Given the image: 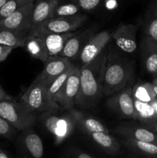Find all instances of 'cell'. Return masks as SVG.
<instances>
[{
  "mask_svg": "<svg viewBox=\"0 0 157 158\" xmlns=\"http://www.w3.org/2000/svg\"><path fill=\"white\" fill-rule=\"evenodd\" d=\"M87 19L83 14L66 17L50 18L31 29L29 35H41L47 33H65L72 32L81 27Z\"/></svg>",
  "mask_w": 157,
  "mask_h": 158,
  "instance_id": "obj_4",
  "label": "cell"
},
{
  "mask_svg": "<svg viewBox=\"0 0 157 158\" xmlns=\"http://www.w3.org/2000/svg\"><path fill=\"white\" fill-rule=\"evenodd\" d=\"M17 130L0 116V137L12 139Z\"/></svg>",
  "mask_w": 157,
  "mask_h": 158,
  "instance_id": "obj_30",
  "label": "cell"
},
{
  "mask_svg": "<svg viewBox=\"0 0 157 158\" xmlns=\"http://www.w3.org/2000/svg\"><path fill=\"white\" fill-rule=\"evenodd\" d=\"M137 29L134 24H123L111 33L117 47L126 53H133L137 49Z\"/></svg>",
  "mask_w": 157,
  "mask_h": 158,
  "instance_id": "obj_12",
  "label": "cell"
},
{
  "mask_svg": "<svg viewBox=\"0 0 157 158\" xmlns=\"http://www.w3.org/2000/svg\"><path fill=\"white\" fill-rule=\"evenodd\" d=\"M113 132L125 138H130L157 144V134L145 127L143 125H119L114 128Z\"/></svg>",
  "mask_w": 157,
  "mask_h": 158,
  "instance_id": "obj_14",
  "label": "cell"
},
{
  "mask_svg": "<svg viewBox=\"0 0 157 158\" xmlns=\"http://www.w3.org/2000/svg\"><path fill=\"white\" fill-rule=\"evenodd\" d=\"M81 10L78 5L75 2L70 3H58L54 9L51 18H57V17H66L75 15L79 13Z\"/></svg>",
  "mask_w": 157,
  "mask_h": 158,
  "instance_id": "obj_28",
  "label": "cell"
},
{
  "mask_svg": "<svg viewBox=\"0 0 157 158\" xmlns=\"http://www.w3.org/2000/svg\"><path fill=\"white\" fill-rule=\"evenodd\" d=\"M106 60L107 46L94 60L80 67V87L75 103L80 107H95L103 96Z\"/></svg>",
  "mask_w": 157,
  "mask_h": 158,
  "instance_id": "obj_1",
  "label": "cell"
},
{
  "mask_svg": "<svg viewBox=\"0 0 157 158\" xmlns=\"http://www.w3.org/2000/svg\"><path fill=\"white\" fill-rule=\"evenodd\" d=\"M60 0H35L32 12V29L52 17V14Z\"/></svg>",
  "mask_w": 157,
  "mask_h": 158,
  "instance_id": "obj_18",
  "label": "cell"
},
{
  "mask_svg": "<svg viewBox=\"0 0 157 158\" xmlns=\"http://www.w3.org/2000/svg\"><path fill=\"white\" fill-rule=\"evenodd\" d=\"M35 0L0 20V28L29 33L32 29V12Z\"/></svg>",
  "mask_w": 157,
  "mask_h": 158,
  "instance_id": "obj_9",
  "label": "cell"
},
{
  "mask_svg": "<svg viewBox=\"0 0 157 158\" xmlns=\"http://www.w3.org/2000/svg\"><path fill=\"white\" fill-rule=\"evenodd\" d=\"M152 83H157V73H156V75H155V80H153V82H152Z\"/></svg>",
  "mask_w": 157,
  "mask_h": 158,
  "instance_id": "obj_40",
  "label": "cell"
},
{
  "mask_svg": "<svg viewBox=\"0 0 157 158\" xmlns=\"http://www.w3.org/2000/svg\"><path fill=\"white\" fill-rule=\"evenodd\" d=\"M149 103L152 105V106L153 107L154 110H155V114H157V97L155 99V100H153L152 102H151V103Z\"/></svg>",
  "mask_w": 157,
  "mask_h": 158,
  "instance_id": "obj_37",
  "label": "cell"
},
{
  "mask_svg": "<svg viewBox=\"0 0 157 158\" xmlns=\"http://www.w3.org/2000/svg\"><path fill=\"white\" fill-rule=\"evenodd\" d=\"M112 40L111 32L108 30L94 34L87 42L79 55L80 62L85 65L95 58Z\"/></svg>",
  "mask_w": 157,
  "mask_h": 158,
  "instance_id": "obj_11",
  "label": "cell"
},
{
  "mask_svg": "<svg viewBox=\"0 0 157 158\" xmlns=\"http://www.w3.org/2000/svg\"><path fill=\"white\" fill-rule=\"evenodd\" d=\"M73 2L83 10L92 11L99 6L102 0H73Z\"/></svg>",
  "mask_w": 157,
  "mask_h": 158,
  "instance_id": "obj_31",
  "label": "cell"
},
{
  "mask_svg": "<svg viewBox=\"0 0 157 158\" xmlns=\"http://www.w3.org/2000/svg\"><path fill=\"white\" fill-rule=\"evenodd\" d=\"M73 66L72 67L68 69L67 70L63 72L62 73L58 75V77L50 83V84L45 86V94H46V97H47L49 100H53L54 97L58 94V91L61 89V88L62 87V86L64 85L65 82L67 80L68 77H69V75L70 74L71 70H72Z\"/></svg>",
  "mask_w": 157,
  "mask_h": 158,
  "instance_id": "obj_27",
  "label": "cell"
},
{
  "mask_svg": "<svg viewBox=\"0 0 157 158\" xmlns=\"http://www.w3.org/2000/svg\"><path fill=\"white\" fill-rule=\"evenodd\" d=\"M142 125H143L145 127L148 128L151 131H152L155 134H157V120H155V121L152 122H149V123H142Z\"/></svg>",
  "mask_w": 157,
  "mask_h": 158,
  "instance_id": "obj_34",
  "label": "cell"
},
{
  "mask_svg": "<svg viewBox=\"0 0 157 158\" xmlns=\"http://www.w3.org/2000/svg\"><path fill=\"white\" fill-rule=\"evenodd\" d=\"M121 143L141 157L157 158V144L123 137Z\"/></svg>",
  "mask_w": 157,
  "mask_h": 158,
  "instance_id": "obj_21",
  "label": "cell"
},
{
  "mask_svg": "<svg viewBox=\"0 0 157 158\" xmlns=\"http://www.w3.org/2000/svg\"><path fill=\"white\" fill-rule=\"evenodd\" d=\"M13 49V48L10 46L0 44V63L4 62L7 59V57Z\"/></svg>",
  "mask_w": 157,
  "mask_h": 158,
  "instance_id": "obj_32",
  "label": "cell"
},
{
  "mask_svg": "<svg viewBox=\"0 0 157 158\" xmlns=\"http://www.w3.org/2000/svg\"><path fill=\"white\" fill-rule=\"evenodd\" d=\"M69 113L73 117L77 124L79 125L80 127L86 132V134L94 132L109 133V130L106 125L92 116L88 115L73 108L69 110Z\"/></svg>",
  "mask_w": 157,
  "mask_h": 158,
  "instance_id": "obj_17",
  "label": "cell"
},
{
  "mask_svg": "<svg viewBox=\"0 0 157 158\" xmlns=\"http://www.w3.org/2000/svg\"><path fill=\"white\" fill-rule=\"evenodd\" d=\"M93 35L94 31L92 29H87L83 32L75 33L67 40L58 56L66 57L69 60L79 56L82 49Z\"/></svg>",
  "mask_w": 157,
  "mask_h": 158,
  "instance_id": "obj_15",
  "label": "cell"
},
{
  "mask_svg": "<svg viewBox=\"0 0 157 158\" xmlns=\"http://www.w3.org/2000/svg\"><path fill=\"white\" fill-rule=\"evenodd\" d=\"M21 103L32 113H49L57 111L59 105L49 100L45 94V86L34 80L21 97Z\"/></svg>",
  "mask_w": 157,
  "mask_h": 158,
  "instance_id": "obj_5",
  "label": "cell"
},
{
  "mask_svg": "<svg viewBox=\"0 0 157 158\" xmlns=\"http://www.w3.org/2000/svg\"><path fill=\"white\" fill-rule=\"evenodd\" d=\"M135 71L133 59L109 42L103 83V96L109 97L127 86H132Z\"/></svg>",
  "mask_w": 157,
  "mask_h": 158,
  "instance_id": "obj_2",
  "label": "cell"
},
{
  "mask_svg": "<svg viewBox=\"0 0 157 158\" xmlns=\"http://www.w3.org/2000/svg\"><path fill=\"white\" fill-rule=\"evenodd\" d=\"M24 47L31 56L43 63H46L49 57L44 40L40 36L29 35L25 43Z\"/></svg>",
  "mask_w": 157,
  "mask_h": 158,
  "instance_id": "obj_22",
  "label": "cell"
},
{
  "mask_svg": "<svg viewBox=\"0 0 157 158\" xmlns=\"http://www.w3.org/2000/svg\"><path fill=\"white\" fill-rule=\"evenodd\" d=\"M106 106L120 117L135 120V99L132 96V86H127L109 96Z\"/></svg>",
  "mask_w": 157,
  "mask_h": 158,
  "instance_id": "obj_8",
  "label": "cell"
},
{
  "mask_svg": "<svg viewBox=\"0 0 157 158\" xmlns=\"http://www.w3.org/2000/svg\"><path fill=\"white\" fill-rule=\"evenodd\" d=\"M44 63V69L35 80L45 86L50 84L58 75L74 65L69 59L61 56H49Z\"/></svg>",
  "mask_w": 157,
  "mask_h": 158,
  "instance_id": "obj_10",
  "label": "cell"
},
{
  "mask_svg": "<svg viewBox=\"0 0 157 158\" xmlns=\"http://www.w3.org/2000/svg\"><path fill=\"white\" fill-rule=\"evenodd\" d=\"M135 120H139L141 123L157 120V114L152 105L149 103L135 100Z\"/></svg>",
  "mask_w": 157,
  "mask_h": 158,
  "instance_id": "obj_26",
  "label": "cell"
},
{
  "mask_svg": "<svg viewBox=\"0 0 157 158\" xmlns=\"http://www.w3.org/2000/svg\"><path fill=\"white\" fill-rule=\"evenodd\" d=\"M143 29L145 35H149L157 43V0H153L146 11Z\"/></svg>",
  "mask_w": 157,
  "mask_h": 158,
  "instance_id": "obj_24",
  "label": "cell"
},
{
  "mask_svg": "<svg viewBox=\"0 0 157 158\" xmlns=\"http://www.w3.org/2000/svg\"><path fill=\"white\" fill-rule=\"evenodd\" d=\"M0 158H11L10 156L2 149H0Z\"/></svg>",
  "mask_w": 157,
  "mask_h": 158,
  "instance_id": "obj_36",
  "label": "cell"
},
{
  "mask_svg": "<svg viewBox=\"0 0 157 158\" xmlns=\"http://www.w3.org/2000/svg\"><path fill=\"white\" fill-rule=\"evenodd\" d=\"M68 158H94L89 154H86L85 152H82L80 151H75L70 153Z\"/></svg>",
  "mask_w": 157,
  "mask_h": 158,
  "instance_id": "obj_33",
  "label": "cell"
},
{
  "mask_svg": "<svg viewBox=\"0 0 157 158\" xmlns=\"http://www.w3.org/2000/svg\"><path fill=\"white\" fill-rule=\"evenodd\" d=\"M132 96L134 99L144 103H151L156 98L152 83H139L132 86Z\"/></svg>",
  "mask_w": 157,
  "mask_h": 158,
  "instance_id": "obj_25",
  "label": "cell"
},
{
  "mask_svg": "<svg viewBox=\"0 0 157 158\" xmlns=\"http://www.w3.org/2000/svg\"><path fill=\"white\" fill-rule=\"evenodd\" d=\"M8 1H9V0H0V9H1Z\"/></svg>",
  "mask_w": 157,
  "mask_h": 158,
  "instance_id": "obj_38",
  "label": "cell"
},
{
  "mask_svg": "<svg viewBox=\"0 0 157 158\" xmlns=\"http://www.w3.org/2000/svg\"><path fill=\"white\" fill-rule=\"evenodd\" d=\"M141 158H146V157H141Z\"/></svg>",
  "mask_w": 157,
  "mask_h": 158,
  "instance_id": "obj_41",
  "label": "cell"
},
{
  "mask_svg": "<svg viewBox=\"0 0 157 158\" xmlns=\"http://www.w3.org/2000/svg\"><path fill=\"white\" fill-rule=\"evenodd\" d=\"M152 83V86H153L154 91H155V94H156V97H157V83Z\"/></svg>",
  "mask_w": 157,
  "mask_h": 158,
  "instance_id": "obj_39",
  "label": "cell"
},
{
  "mask_svg": "<svg viewBox=\"0 0 157 158\" xmlns=\"http://www.w3.org/2000/svg\"><path fill=\"white\" fill-rule=\"evenodd\" d=\"M34 0H9L0 9V20L6 18L20 8L23 7Z\"/></svg>",
  "mask_w": 157,
  "mask_h": 158,
  "instance_id": "obj_29",
  "label": "cell"
},
{
  "mask_svg": "<svg viewBox=\"0 0 157 158\" xmlns=\"http://www.w3.org/2000/svg\"><path fill=\"white\" fill-rule=\"evenodd\" d=\"M31 127L23 130L19 137V143L23 152L29 158H42L44 147L42 140L38 134Z\"/></svg>",
  "mask_w": 157,
  "mask_h": 158,
  "instance_id": "obj_13",
  "label": "cell"
},
{
  "mask_svg": "<svg viewBox=\"0 0 157 158\" xmlns=\"http://www.w3.org/2000/svg\"><path fill=\"white\" fill-rule=\"evenodd\" d=\"M88 136L92 141L106 154L114 155L120 151L122 143L118 140L112 137L109 133L94 132L87 133Z\"/></svg>",
  "mask_w": 157,
  "mask_h": 158,
  "instance_id": "obj_19",
  "label": "cell"
},
{
  "mask_svg": "<svg viewBox=\"0 0 157 158\" xmlns=\"http://www.w3.org/2000/svg\"><path fill=\"white\" fill-rule=\"evenodd\" d=\"M0 116L17 131L31 127L35 122V114L14 100H0Z\"/></svg>",
  "mask_w": 157,
  "mask_h": 158,
  "instance_id": "obj_3",
  "label": "cell"
},
{
  "mask_svg": "<svg viewBox=\"0 0 157 158\" xmlns=\"http://www.w3.org/2000/svg\"><path fill=\"white\" fill-rule=\"evenodd\" d=\"M75 34L73 32L65 33H47L36 36L42 37L44 40L49 56H55L59 55L67 40Z\"/></svg>",
  "mask_w": 157,
  "mask_h": 158,
  "instance_id": "obj_20",
  "label": "cell"
},
{
  "mask_svg": "<svg viewBox=\"0 0 157 158\" xmlns=\"http://www.w3.org/2000/svg\"><path fill=\"white\" fill-rule=\"evenodd\" d=\"M80 87V67L74 65L64 85L53 100L65 110L72 109L76 103Z\"/></svg>",
  "mask_w": 157,
  "mask_h": 158,
  "instance_id": "obj_7",
  "label": "cell"
},
{
  "mask_svg": "<svg viewBox=\"0 0 157 158\" xmlns=\"http://www.w3.org/2000/svg\"><path fill=\"white\" fill-rule=\"evenodd\" d=\"M55 111L46 113L44 125L47 131L52 134L57 143H61L69 137L73 132L77 124L71 114H55Z\"/></svg>",
  "mask_w": 157,
  "mask_h": 158,
  "instance_id": "obj_6",
  "label": "cell"
},
{
  "mask_svg": "<svg viewBox=\"0 0 157 158\" xmlns=\"http://www.w3.org/2000/svg\"><path fill=\"white\" fill-rule=\"evenodd\" d=\"M13 100L12 97L7 94L6 93V91L3 89V88L2 87V86L0 85V100Z\"/></svg>",
  "mask_w": 157,
  "mask_h": 158,
  "instance_id": "obj_35",
  "label": "cell"
},
{
  "mask_svg": "<svg viewBox=\"0 0 157 158\" xmlns=\"http://www.w3.org/2000/svg\"><path fill=\"white\" fill-rule=\"evenodd\" d=\"M142 60L146 72L152 75L157 73V43L149 37L144 35L140 44Z\"/></svg>",
  "mask_w": 157,
  "mask_h": 158,
  "instance_id": "obj_16",
  "label": "cell"
},
{
  "mask_svg": "<svg viewBox=\"0 0 157 158\" xmlns=\"http://www.w3.org/2000/svg\"><path fill=\"white\" fill-rule=\"evenodd\" d=\"M29 33L12 29L0 28V44L10 46L13 49L24 47Z\"/></svg>",
  "mask_w": 157,
  "mask_h": 158,
  "instance_id": "obj_23",
  "label": "cell"
}]
</instances>
